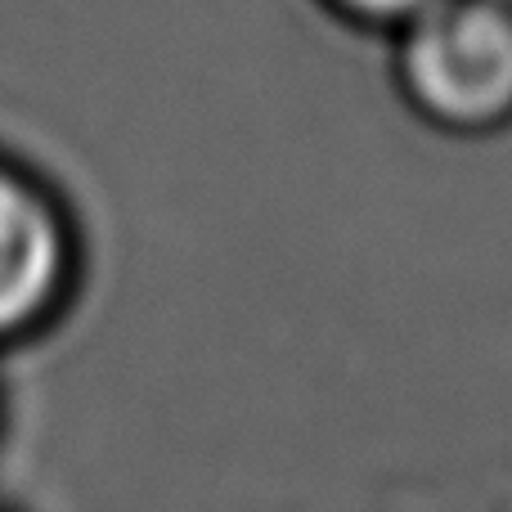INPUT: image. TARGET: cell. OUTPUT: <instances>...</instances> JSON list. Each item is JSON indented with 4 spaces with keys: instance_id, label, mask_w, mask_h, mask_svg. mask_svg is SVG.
<instances>
[{
    "instance_id": "6da1fadb",
    "label": "cell",
    "mask_w": 512,
    "mask_h": 512,
    "mask_svg": "<svg viewBox=\"0 0 512 512\" xmlns=\"http://www.w3.org/2000/svg\"><path fill=\"white\" fill-rule=\"evenodd\" d=\"M391 72L409 108L445 131L512 122V5L436 0L391 32Z\"/></svg>"
},
{
    "instance_id": "7a4b0ae2",
    "label": "cell",
    "mask_w": 512,
    "mask_h": 512,
    "mask_svg": "<svg viewBox=\"0 0 512 512\" xmlns=\"http://www.w3.org/2000/svg\"><path fill=\"white\" fill-rule=\"evenodd\" d=\"M77 283V234L63 203L0 153V346L41 333Z\"/></svg>"
},
{
    "instance_id": "3957f363",
    "label": "cell",
    "mask_w": 512,
    "mask_h": 512,
    "mask_svg": "<svg viewBox=\"0 0 512 512\" xmlns=\"http://www.w3.org/2000/svg\"><path fill=\"white\" fill-rule=\"evenodd\" d=\"M328 5H333L342 18L360 23V27H373V32H396L405 18L423 14V9L436 5V0H328Z\"/></svg>"
}]
</instances>
